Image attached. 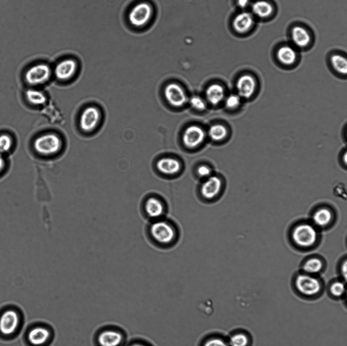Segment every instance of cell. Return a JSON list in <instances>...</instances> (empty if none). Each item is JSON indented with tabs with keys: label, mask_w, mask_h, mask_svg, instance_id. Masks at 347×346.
Instances as JSON below:
<instances>
[{
	"label": "cell",
	"mask_w": 347,
	"mask_h": 346,
	"mask_svg": "<svg viewBox=\"0 0 347 346\" xmlns=\"http://www.w3.org/2000/svg\"><path fill=\"white\" fill-rule=\"evenodd\" d=\"M331 64L334 71L342 77L347 73V61L345 57L339 54L333 55L330 59Z\"/></svg>",
	"instance_id": "484cf974"
},
{
	"label": "cell",
	"mask_w": 347,
	"mask_h": 346,
	"mask_svg": "<svg viewBox=\"0 0 347 346\" xmlns=\"http://www.w3.org/2000/svg\"><path fill=\"white\" fill-rule=\"evenodd\" d=\"M164 94L169 103L174 107H181L187 100V96L183 89L175 83L167 85L165 88Z\"/></svg>",
	"instance_id": "9a60e30c"
},
{
	"label": "cell",
	"mask_w": 347,
	"mask_h": 346,
	"mask_svg": "<svg viewBox=\"0 0 347 346\" xmlns=\"http://www.w3.org/2000/svg\"><path fill=\"white\" fill-rule=\"evenodd\" d=\"M197 174L200 178L205 179L212 175V170L209 166L202 165L197 168Z\"/></svg>",
	"instance_id": "d6a6232c"
},
{
	"label": "cell",
	"mask_w": 347,
	"mask_h": 346,
	"mask_svg": "<svg viewBox=\"0 0 347 346\" xmlns=\"http://www.w3.org/2000/svg\"><path fill=\"white\" fill-rule=\"evenodd\" d=\"M127 335L118 325L107 324L98 327L94 332L92 342L93 346H125Z\"/></svg>",
	"instance_id": "3957f363"
},
{
	"label": "cell",
	"mask_w": 347,
	"mask_h": 346,
	"mask_svg": "<svg viewBox=\"0 0 347 346\" xmlns=\"http://www.w3.org/2000/svg\"><path fill=\"white\" fill-rule=\"evenodd\" d=\"M127 346H145V345L138 342H135L129 343Z\"/></svg>",
	"instance_id": "f35d334b"
},
{
	"label": "cell",
	"mask_w": 347,
	"mask_h": 346,
	"mask_svg": "<svg viewBox=\"0 0 347 346\" xmlns=\"http://www.w3.org/2000/svg\"><path fill=\"white\" fill-rule=\"evenodd\" d=\"M25 96L26 100L34 106L43 105L47 100L45 94L43 91L34 88L26 90Z\"/></svg>",
	"instance_id": "d4e9b609"
},
{
	"label": "cell",
	"mask_w": 347,
	"mask_h": 346,
	"mask_svg": "<svg viewBox=\"0 0 347 346\" xmlns=\"http://www.w3.org/2000/svg\"><path fill=\"white\" fill-rule=\"evenodd\" d=\"M259 88L257 78L248 73L241 75L236 83L237 94L243 100L253 99L256 96Z\"/></svg>",
	"instance_id": "ba28073f"
},
{
	"label": "cell",
	"mask_w": 347,
	"mask_h": 346,
	"mask_svg": "<svg viewBox=\"0 0 347 346\" xmlns=\"http://www.w3.org/2000/svg\"><path fill=\"white\" fill-rule=\"evenodd\" d=\"M253 13L260 18H266L273 12L272 6L268 2L258 1L255 2L251 6Z\"/></svg>",
	"instance_id": "cb8c5ba5"
},
{
	"label": "cell",
	"mask_w": 347,
	"mask_h": 346,
	"mask_svg": "<svg viewBox=\"0 0 347 346\" xmlns=\"http://www.w3.org/2000/svg\"><path fill=\"white\" fill-rule=\"evenodd\" d=\"M152 14L151 6L145 2L135 5L130 11L128 19L130 23L136 27H142L150 20Z\"/></svg>",
	"instance_id": "8fae6325"
},
{
	"label": "cell",
	"mask_w": 347,
	"mask_h": 346,
	"mask_svg": "<svg viewBox=\"0 0 347 346\" xmlns=\"http://www.w3.org/2000/svg\"><path fill=\"white\" fill-rule=\"evenodd\" d=\"M204 139V130L197 125H192L187 127L182 136L183 144L190 148H195L199 145Z\"/></svg>",
	"instance_id": "e0dca14e"
},
{
	"label": "cell",
	"mask_w": 347,
	"mask_h": 346,
	"mask_svg": "<svg viewBox=\"0 0 347 346\" xmlns=\"http://www.w3.org/2000/svg\"><path fill=\"white\" fill-rule=\"evenodd\" d=\"M291 38L297 46L304 48L310 42V36L307 30L300 26H295L291 29Z\"/></svg>",
	"instance_id": "44dd1931"
},
{
	"label": "cell",
	"mask_w": 347,
	"mask_h": 346,
	"mask_svg": "<svg viewBox=\"0 0 347 346\" xmlns=\"http://www.w3.org/2000/svg\"><path fill=\"white\" fill-rule=\"evenodd\" d=\"M77 68V62L74 59H64L55 66L54 70V75L58 80L65 81L74 75Z\"/></svg>",
	"instance_id": "2e32d148"
},
{
	"label": "cell",
	"mask_w": 347,
	"mask_h": 346,
	"mask_svg": "<svg viewBox=\"0 0 347 346\" xmlns=\"http://www.w3.org/2000/svg\"><path fill=\"white\" fill-rule=\"evenodd\" d=\"M250 342L249 336L243 332L233 335L230 339V346H249Z\"/></svg>",
	"instance_id": "f1b7e54d"
},
{
	"label": "cell",
	"mask_w": 347,
	"mask_h": 346,
	"mask_svg": "<svg viewBox=\"0 0 347 346\" xmlns=\"http://www.w3.org/2000/svg\"><path fill=\"white\" fill-rule=\"evenodd\" d=\"M143 210L146 216L153 221L163 218L166 207L163 200L160 197L151 195L144 200Z\"/></svg>",
	"instance_id": "4fadbf2b"
},
{
	"label": "cell",
	"mask_w": 347,
	"mask_h": 346,
	"mask_svg": "<svg viewBox=\"0 0 347 346\" xmlns=\"http://www.w3.org/2000/svg\"><path fill=\"white\" fill-rule=\"evenodd\" d=\"M208 134L212 140L218 141L226 137L228 130L226 127L223 125L215 124L210 127L208 130Z\"/></svg>",
	"instance_id": "83f0119b"
},
{
	"label": "cell",
	"mask_w": 347,
	"mask_h": 346,
	"mask_svg": "<svg viewBox=\"0 0 347 346\" xmlns=\"http://www.w3.org/2000/svg\"><path fill=\"white\" fill-rule=\"evenodd\" d=\"M190 103L193 108L200 111L204 110L206 107L204 100L197 95L192 96L190 99Z\"/></svg>",
	"instance_id": "1f68e13d"
},
{
	"label": "cell",
	"mask_w": 347,
	"mask_h": 346,
	"mask_svg": "<svg viewBox=\"0 0 347 346\" xmlns=\"http://www.w3.org/2000/svg\"><path fill=\"white\" fill-rule=\"evenodd\" d=\"M290 239L294 246L300 249L314 248L320 239L319 229L310 221H300L294 225L290 231Z\"/></svg>",
	"instance_id": "7a4b0ae2"
},
{
	"label": "cell",
	"mask_w": 347,
	"mask_h": 346,
	"mask_svg": "<svg viewBox=\"0 0 347 346\" xmlns=\"http://www.w3.org/2000/svg\"><path fill=\"white\" fill-rule=\"evenodd\" d=\"M148 231L152 239L162 246L171 245L177 236L175 226L163 218L152 221Z\"/></svg>",
	"instance_id": "8992f818"
},
{
	"label": "cell",
	"mask_w": 347,
	"mask_h": 346,
	"mask_svg": "<svg viewBox=\"0 0 347 346\" xmlns=\"http://www.w3.org/2000/svg\"><path fill=\"white\" fill-rule=\"evenodd\" d=\"M223 182L218 176L211 175L204 179L199 188L201 197L206 200H212L220 194L223 189Z\"/></svg>",
	"instance_id": "30bf717a"
},
{
	"label": "cell",
	"mask_w": 347,
	"mask_h": 346,
	"mask_svg": "<svg viewBox=\"0 0 347 346\" xmlns=\"http://www.w3.org/2000/svg\"><path fill=\"white\" fill-rule=\"evenodd\" d=\"M293 286L300 295L306 298L318 297L323 289L322 282L317 275L303 272H299L295 276Z\"/></svg>",
	"instance_id": "5b68a950"
},
{
	"label": "cell",
	"mask_w": 347,
	"mask_h": 346,
	"mask_svg": "<svg viewBox=\"0 0 347 346\" xmlns=\"http://www.w3.org/2000/svg\"><path fill=\"white\" fill-rule=\"evenodd\" d=\"M156 166L161 173L168 176L177 174L181 168L180 164L177 160L170 157L163 158L159 160Z\"/></svg>",
	"instance_id": "ffe728a7"
},
{
	"label": "cell",
	"mask_w": 347,
	"mask_h": 346,
	"mask_svg": "<svg viewBox=\"0 0 347 346\" xmlns=\"http://www.w3.org/2000/svg\"><path fill=\"white\" fill-rule=\"evenodd\" d=\"M339 271L341 280L345 282L347 276V260L346 258H344V259L341 261L339 265Z\"/></svg>",
	"instance_id": "836d02e7"
},
{
	"label": "cell",
	"mask_w": 347,
	"mask_h": 346,
	"mask_svg": "<svg viewBox=\"0 0 347 346\" xmlns=\"http://www.w3.org/2000/svg\"><path fill=\"white\" fill-rule=\"evenodd\" d=\"M340 163L342 164V165L344 167H346V150L345 149L344 150L342 151L341 153L340 154Z\"/></svg>",
	"instance_id": "d590c367"
},
{
	"label": "cell",
	"mask_w": 347,
	"mask_h": 346,
	"mask_svg": "<svg viewBox=\"0 0 347 346\" xmlns=\"http://www.w3.org/2000/svg\"><path fill=\"white\" fill-rule=\"evenodd\" d=\"M224 89L219 84H212L206 90V96L207 100L210 103L214 105L219 103L224 98Z\"/></svg>",
	"instance_id": "603a6c76"
},
{
	"label": "cell",
	"mask_w": 347,
	"mask_h": 346,
	"mask_svg": "<svg viewBox=\"0 0 347 346\" xmlns=\"http://www.w3.org/2000/svg\"><path fill=\"white\" fill-rule=\"evenodd\" d=\"M325 266V261L319 256H311L304 260L301 264L302 272L317 275L322 272Z\"/></svg>",
	"instance_id": "ac0fdd59"
},
{
	"label": "cell",
	"mask_w": 347,
	"mask_h": 346,
	"mask_svg": "<svg viewBox=\"0 0 347 346\" xmlns=\"http://www.w3.org/2000/svg\"><path fill=\"white\" fill-rule=\"evenodd\" d=\"M13 139L12 136L7 133L0 134V153H8L13 146Z\"/></svg>",
	"instance_id": "f546056e"
},
{
	"label": "cell",
	"mask_w": 347,
	"mask_h": 346,
	"mask_svg": "<svg viewBox=\"0 0 347 346\" xmlns=\"http://www.w3.org/2000/svg\"><path fill=\"white\" fill-rule=\"evenodd\" d=\"M51 71L44 63L34 64L27 67L23 77L25 82L29 85L36 86L42 85L50 79Z\"/></svg>",
	"instance_id": "9c48e42d"
},
{
	"label": "cell",
	"mask_w": 347,
	"mask_h": 346,
	"mask_svg": "<svg viewBox=\"0 0 347 346\" xmlns=\"http://www.w3.org/2000/svg\"><path fill=\"white\" fill-rule=\"evenodd\" d=\"M242 100L237 93L232 94L226 98L225 106L229 110H235L241 106Z\"/></svg>",
	"instance_id": "4dcf8cb0"
},
{
	"label": "cell",
	"mask_w": 347,
	"mask_h": 346,
	"mask_svg": "<svg viewBox=\"0 0 347 346\" xmlns=\"http://www.w3.org/2000/svg\"><path fill=\"white\" fill-rule=\"evenodd\" d=\"M335 220L334 212L331 207L322 205L314 210L311 216L310 222L319 229L330 227Z\"/></svg>",
	"instance_id": "5bb4252c"
},
{
	"label": "cell",
	"mask_w": 347,
	"mask_h": 346,
	"mask_svg": "<svg viewBox=\"0 0 347 346\" xmlns=\"http://www.w3.org/2000/svg\"><path fill=\"white\" fill-rule=\"evenodd\" d=\"M62 141L57 134L47 132L37 137L33 142L35 151L42 155H52L61 149Z\"/></svg>",
	"instance_id": "52a82bcc"
},
{
	"label": "cell",
	"mask_w": 347,
	"mask_h": 346,
	"mask_svg": "<svg viewBox=\"0 0 347 346\" xmlns=\"http://www.w3.org/2000/svg\"><path fill=\"white\" fill-rule=\"evenodd\" d=\"M254 19L251 13L242 12L237 14L233 21V26L235 31L239 33H244L252 27Z\"/></svg>",
	"instance_id": "d6986e66"
},
{
	"label": "cell",
	"mask_w": 347,
	"mask_h": 346,
	"mask_svg": "<svg viewBox=\"0 0 347 346\" xmlns=\"http://www.w3.org/2000/svg\"><path fill=\"white\" fill-rule=\"evenodd\" d=\"M328 292L332 297L341 298L346 294L345 282L341 280L332 282L329 286Z\"/></svg>",
	"instance_id": "4316f807"
},
{
	"label": "cell",
	"mask_w": 347,
	"mask_h": 346,
	"mask_svg": "<svg viewBox=\"0 0 347 346\" xmlns=\"http://www.w3.org/2000/svg\"><path fill=\"white\" fill-rule=\"evenodd\" d=\"M23 316L20 310L12 306L6 307L0 312V335L2 337L12 338L21 329Z\"/></svg>",
	"instance_id": "277c9868"
},
{
	"label": "cell",
	"mask_w": 347,
	"mask_h": 346,
	"mask_svg": "<svg viewBox=\"0 0 347 346\" xmlns=\"http://www.w3.org/2000/svg\"><path fill=\"white\" fill-rule=\"evenodd\" d=\"M55 338V331L49 323L38 321L30 323L24 334L26 346H51Z\"/></svg>",
	"instance_id": "6da1fadb"
},
{
	"label": "cell",
	"mask_w": 347,
	"mask_h": 346,
	"mask_svg": "<svg viewBox=\"0 0 347 346\" xmlns=\"http://www.w3.org/2000/svg\"><path fill=\"white\" fill-rule=\"evenodd\" d=\"M277 57L281 64L288 66L291 65L296 61L297 53L292 47L283 46L278 50Z\"/></svg>",
	"instance_id": "7402d4cb"
},
{
	"label": "cell",
	"mask_w": 347,
	"mask_h": 346,
	"mask_svg": "<svg viewBox=\"0 0 347 346\" xmlns=\"http://www.w3.org/2000/svg\"><path fill=\"white\" fill-rule=\"evenodd\" d=\"M204 346H228L226 343L219 338H212L207 340Z\"/></svg>",
	"instance_id": "e575fe53"
},
{
	"label": "cell",
	"mask_w": 347,
	"mask_h": 346,
	"mask_svg": "<svg viewBox=\"0 0 347 346\" xmlns=\"http://www.w3.org/2000/svg\"><path fill=\"white\" fill-rule=\"evenodd\" d=\"M250 0H237L238 6L240 8H245L250 3Z\"/></svg>",
	"instance_id": "8d00e7d4"
},
{
	"label": "cell",
	"mask_w": 347,
	"mask_h": 346,
	"mask_svg": "<svg viewBox=\"0 0 347 346\" xmlns=\"http://www.w3.org/2000/svg\"><path fill=\"white\" fill-rule=\"evenodd\" d=\"M6 166V161L2 155L0 153V174L3 172Z\"/></svg>",
	"instance_id": "74e56055"
},
{
	"label": "cell",
	"mask_w": 347,
	"mask_h": 346,
	"mask_svg": "<svg viewBox=\"0 0 347 346\" xmlns=\"http://www.w3.org/2000/svg\"><path fill=\"white\" fill-rule=\"evenodd\" d=\"M101 114L98 108L94 106H88L81 112L79 120L80 128L85 132H90L95 129L100 120Z\"/></svg>",
	"instance_id": "7c38bea8"
}]
</instances>
